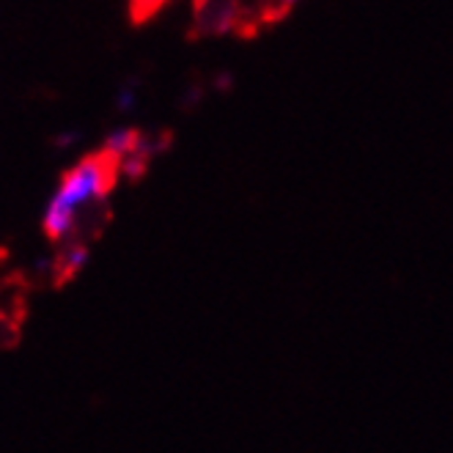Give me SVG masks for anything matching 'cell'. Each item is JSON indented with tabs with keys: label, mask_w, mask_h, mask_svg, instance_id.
Returning a JSON list of instances; mask_svg holds the SVG:
<instances>
[{
	"label": "cell",
	"mask_w": 453,
	"mask_h": 453,
	"mask_svg": "<svg viewBox=\"0 0 453 453\" xmlns=\"http://www.w3.org/2000/svg\"><path fill=\"white\" fill-rule=\"evenodd\" d=\"M116 173H119L116 159L111 154L99 151V154L83 157L61 176L58 188L52 193L44 209V218H42V228L52 242L72 239L80 223V215L113 190Z\"/></svg>",
	"instance_id": "cell-1"
},
{
	"label": "cell",
	"mask_w": 453,
	"mask_h": 453,
	"mask_svg": "<svg viewBox=\"0 0 453 453\" xmlns=\"http://www.w3.org/2000/svg\"><path fill=\"white\" fill-rule=\"evenodd\" d=\"M88 245L83 242H72V239H66V245L61 248L58 258H56V270H58V278H72L74 273H80L83 266L88 264Z\"/></svg>",
	"instance_id": "cell-2"
},
{
	"label": "cell",
	"mask_w": 453,
	"mask_h": 453,
	"mask_svg": "<svg viewBox=\"0 0 453 453\" xmlns=\"http://www.w3.org/2000/svg\"><path fill=\"white\" fill-rule=\"evenodd\" d=\"M143 146V141H141V135L135 129H129V127H124V129H116V132H111L108 135V141H104V154H111L116 163L119 159H124L127 154H132V151H138Z\"/></svg>",
	"instance_id": "cell-3"
},
{
	"label": "cell",
	"mask_w": 453,
	"mask_h": 453,
	"mask_svg": "<svg viewBox=\"0 0 453 453\" xmlns=\"http://www.w3.org/2000/svg\"><path fill=\"white\" fill-rule=\"evenodd\" d=\"M165 4H168V0H132V14H135L138 19H146L154 12L163 9Z\"/></svg>",
	"instance_id": "cell-4"
},
{
	"label": "cell",
	"mask_w": 453,
	"mask_h": 453,
	"mask_svg": "<svg viewBox=\"0 0 453 453\" xmlns=\"http://www.w3.org/2000/svg\"><path fill=\"white\" fill-rule=\"evenodd\" d=\"M132 104H135V91H132V88H124V91L119 94V108H121V111H129Z\"/></svg>",
	"instance_id": "cell-5"
},
{
	"label": "cell",
	"mask_w": 453,
	"mask_h": 453,
	"mask_svg": "<svg viewBox=\"0 0 453 453\" xmlns=\"http://www.w3.org/2000/svg\"><path fill=\"white\" fill-rule=\"evenodd\" d=\"M280 4H286V6H288V4H295V0H280Z\"/></svg>",
	"instance_id": "cell-6"
}]
</instances>
